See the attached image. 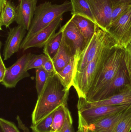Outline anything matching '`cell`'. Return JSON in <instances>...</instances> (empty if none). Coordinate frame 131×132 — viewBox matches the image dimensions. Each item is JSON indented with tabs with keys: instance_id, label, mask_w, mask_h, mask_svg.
I'll return each instance as SVG.
<instances>
[{
	"instance_id": "24",
	"label": "cell",
	"mask_w": 131,
	"mask_h": 132,
	"mask_svg": "<svg viewBox=\"0 0 131 132\" xmlns=\"http://www.w3.org/2000/svg\"><path fill=\"white\" fill-rule=\"evenodd\" d=\"M131 130V104L115 126L113 132H130Z\"/></svg>"
},
{
	"instance_id": "31",
	"label": "cell",
	"mask_w": 131,
	"mask_h": 132,
	"mask_svg": "<svg viewBox=\"0 0 131 132\" xmlns=\"http://www.w3.org/2000/svg\"><path fill=\"white\" fill-rule=\"evenodd\" d=\"M61 132H75L73 126V121L70 112L67 108L66 112V118L64 126Z\"/></svg>"
},
{
	"instance_id": "39",
	"label": "cell",
	"mask_w": 131,
	"mask_h": 132,
	"mask_svg": "<svg viewBox=\"0 0 131 132\" xmlns=\"http://www.w3.org/2000/svg\"><path fill=\"white\" fill-rule=\"evenodd\" d=\"M13 1V0H9V1Z\"/></svg>"
},
{
	"instance_id": "25",
	"label": "cell",
	"mask_w": 131,
	"mask_h": 132,
	"mask_svg": "<svg viewBox=\"0 0 131 132\" xmlns=\"http://www.w3.org/2000/svg\"><path fill=\"white\" fill-rule=\"evenodd\" d=\"M35 73L36 88L38 96L41 94L48 78L54 73H48L42 67L35 69Z\"/></svg>"
},
{
	"instance_id": "19",
	"label": "cell",
	"mask_w": 131,
	"mask_h": 132,
	"mask_svg": "<svg viewBox=\"0 0 131 132\" xmlns=\"http://www.w3.org/2000/svg\"><path fill=\"white\" fill-rule=\"evenodd\" d=\"M74 56L72 53L70 48L67 45L63 37L60 48L52 60L55 73L61 71L69 63Z\"/></svg>"
},
{
	"instance_id": "9",
	"label": "cell",
	"mask_w": 131,
	"mask_h": 132,
	"mask_svg": "<svg viewBox=\"0 0 131 132\" xmlns=\"http://www.w3.org/2000/svg\"><path fill=\"white\" fill-rule=\"evenodd\" d=\"M131 104L77 108L78 116L88 125L98 119L121 112Z\"/></svg>"
},
{
	"instance_id": "35",
	"label": "cell",
	"mask_w": 131,
	"mask_h": 132,
	"mask_svg": "<svg viewBox=\"0 0 131 132\" xmlns=\"http://www.w3.org/2000/svg\"><path fill=\"white\" fill-rule=\"evenodd\" d=\"M112 7L117 5L127 4L131 5V0H110Z\"/></svg>"
},
{
	"instance_id": "2",
	"label": "cell",
	"mask_w": 131,
	"mask_h": 132,
	"mask_svg": "<svg viewBox=\"0 0 131 132\" xmlns=\"http://www.w3.org/2000/svg\"><path fill=\"white\" fill-rule=\"evenodd\" d=\"M116 45L115 42L108 44L85 68L75 72L72 86L76 90L78 98L86 97L108 56Z\"/></svg>"
},
{
	"instance_id": "29",
	"label": "cell",
	"mask_w": 131,
	"mask_h": 132,
	"mask_svg": "<svg viewBox=\"0 0 131 132\" xmlns=\"http://www.w3.org/2000/svg\"><path fill=\"white\" fill-rule=\"evenodd\" d=\"M124 63L127 71L131 84V42L125 48Z\"/></svg>"
},
{
	"instance_id": "28",
	"label": "cell",
	"mask_w": 131,
	"mask_h": 132,
	"mask_svg": "<svg viewBox=\"0 0 131 132\" xmlns=\"http://www.w3.org/2000/svg\"><path fill=\"white\" fill-rule=\"evenodd\" d=\"M131 7L130 5L122 4L113 7L112 12L111 23L124 14Z\"/></svg>"
},
{
	"instance_id": "26",
	"label": "cell",
	"mask_w": 131,
	"mask_h": 132,
	"mask_svg": "<svg viewBox=\"0 0 131 132\" xmlns=\"http://www.w3.org/2000/svg\"><path fill=\"white\" fill-rule=\"evenodd\" d=\"M55 112V111H54ZM54 112L35 125H32L31 128L33 132H50Z\"/></svg>"
},
{
	"instance_id": "6",
	"label": "cell",
	"mask_w": 131,
	"mask_h": 132,
	"mask_svg": "<svg viewBox=\"0 0 131 132\" xmlns=\"http://www.w3.org/2000/svg\"><path fill=\"white\" fill-rule=\"evenodd\" d=\"M117 45L125 48L131 42V7L105 30Z\"/></svg>"
},
{
	"instance_id": "12",
	"label": "cell",
	"mask_w": 131,
	"mask_h": 132,
	"mask_svg": "<svg viewBox=\"0 0 131 132\" xmlns=\"http://www.w3.org/2000/svg\"><path fill=\"white\" fill-rule=\"evenodd\" d=\"M63 15L59 16L50 24L28 39L24 44L21 45L20 49L25 51L31 48H41L55 34V31L63 21Z\"/></svg>"
},
{
	"instance_id": "34",
	"label": "cell",
	"mask_w": 131,
	"mask_h": 132,
	"mask_svg": "<svg viewBox=\"0 0 131 132\" xmlns=\"http://www.w3.org/2000/svg\"><path fill=\"white\" fill-rule=\"evenodd\" d=\"M7 68L5 67L1 55H0V82H1L4 79L6 73Z\"/></svg>"
},
{
	"instance_id": "13",
	"label": "cell",
	"mask_w": 131,
	"mask_h": 132,
	"mask_svg": "<svg viewBox=\"0 0 131 132\" xmlns=\"http://www.w3.org/2000/svg\"><path fill=\"white\" fill-rule=\"evenodd\" d=\"M131 104V84L129 85L121 92L106 99L88 102L84 98H78L77 108H89L104 105H117Z\"/></svg>"
},
{
	"instance_id": "33",
	"label": "cell",
	"mask_w": 131,
	"mask_h": 132,
	"mask_svg": "<svg viewBox=\"0 0 131 132\" xmlns=\"http://www.w3.org/2000/svg\"><path fill=\"white\" fill-rule=\"evenodd\" d=\"M78 128L77 132H89L87 125L80 117H78Z\"/></svg>"
},
{
	"instance_id": "8",
	"label": "cell",
	"mask_w": 131,
	"mask_h": 132,
	"mask_svg": "<svg viewBox=\"0 0 131 132\" xmlns=\"http://www.w3.org/2000/svg\"><path fill=\"white\" fill-rule=\"evenodd\" d=\"M130 81L124 63L114 79L97 94L90 102L106 99L124 90L129 85Z\"/></svg>"
},
{
	"instance_id": "18",
	"label": "cell",
	"mask_w": 131,
	"mask_h": 132,
	"mask_svg": "<svg viewBox=\"0 0 131 132\" xmlns=\"http://www.w3.org/2000/svg\"><path fill=\"white\" fill-rule=\"evenodd\" d=\"M79 56V55H75L61 71L55 73L63 86L67 90H70L73 85V78Z\"/></svg>"
},
{
	"instance_id": "38",
	"label": "cell",
	"mask_w": 131,
	"mask_h": 132,
	"mask_svg": "<svg viewBox=\"0 0 131 132\" xmlns=\"http://www.w3.org/2000/svg\"><path fill=\"white\" fill-rule=\"evenodd\" d=\"M1 132H2V130L1 129Z\"/></svg>"
},
{
	"instance_id": "32",
	"label": "cell",
	"mask_w": 131,
	"mask_h": 132,
	"mask_svg": "<svg viewBox=\"0 0 131 132\" xmlns=\"http://www.w3.org/2000/svg\"><path fill=\"white\" fill-rule=\"evenodd\" d=\"M42 68L45 70L48 73H55V70L54 67V63L52 60L49 59L45 62V63L43 65Z\"/></svg>"
},
{
	"instance_id": "7",
	"label": "cell",
	"mask_w": 131,
	"mask_h": 132,
	"mask_svg": "<svg viewBox=\"0 0 131 132\" xmlns=\"http://www.w3.org/2000/svg\"><path fill=\"white\" fill-rule=\"evenodd\" d=\"M34 55L31 53L24 54L13 65L7 68L1 84L7 88H12L15 87L20 80L29 77L30 74L26 68Z\"/></svg>"
},
{
	"instance_id": "20",
	"label": "cell",
	"mask_w": 131,
	"mask_h": 132,
	"mask_svg": "<svg viewBox=\"0 0 131 132\" xmlns=\"http://www.w3.org/2000/svg\"><path fill=\"white\" fill-rule=\"evenodd\" d=\"M63 33L64 29L62 26L44 46L43 53L50 59L53 60L57 55L61 44Z\"/></svg>"
},
{
	"instance_id": "1",
	"label": "cell",
	"mask_w": 131,
	"mask_h": 132,
	"mask_svg": "<svg viewBox=\"0 0 131 132\" xmlns=\"http://www.w3.org/2000/svg\"><path fill=\"white\" fill-rule=\"evenodd\" d=\"M69 90L63 86L55 73L49 77L41 94L38 96L32 115V125H35L61 105H67Z\"/></svg>"
},
{
	"instance_id": "4",
	"label": "cell",
	"mask_w": 131,
	"mask_h": 132,
	"mask_svg": "<svg viewBox=\"0 0 131 132\" xmlns=\"http://www.w3.org/2000/svg\"><path fill=\"white\" fill-rule=\"evenodd\" d=\"M125 48L118 45L114 47L96 78L85 101L90 102L115 77L124 64Z\"/></svg>"
},
{
	"instance_id": "14",
	"label": "cell",
	"mask_w": 131,
	"mask_h": 132,
	"mask_svg": "<svg viewBox=\"0 0 131 132\" xmlns=\"http://www.w3.org/2000/svg\"><path fill=\"white\" fill-rule=\"evenodd\" d=\"M27 30L21 26L10 29L3 50L4 60H7L18 52L26 36Z\"/></svg>"
},
{
	"instance_id": "10",
	"label": "cell",
	"mask_w": 131,
	"mask_h": 132,
	"mask_svg": "<svg viewBox=\"0 0 131 132\" xmlns=\"http://www.w3.org/2000/svg\"><path fill=\"white\" fill-rule=\"evenodd\" d=\"M97 25L105 31L111 23L112 6L110 0H88Z\"/></svg>"
},
{
	"instance_id": "40",
	"label": "cell",
	"mask_w": 131,
	"mask_h": 132,
	"mask_svg": "<svg viewBox=\"0 0 131 132\" xmlns=\"http://www.w3.org/2000/svg\"><path fill=\"white\" fill-rule=\"evenodd\" d=\"M18 1H21V0H18Z\"/></svg>"
},
{
	"instance_id": "15",
	"label": "cell",
	"mask_w": 131,
	"mask_h": 132,
	"mask_svg": "<svg viewBox=\"0 0 131 132\" xmlns=\"http://www.w3.org/2000/svg\"><path fill=\"white\" fill-rule=\"evenodd\" d=\"M37 0H21L16 7L15 21L28 31L37 7Z\"/></svg>"
},
{
	"instance_id": "30",
	"label": "cell",
	"mask_w": 131,
	"mask_h": 132,
	"mask_svg": "<svg viewBox=\"0 0 131 132\" xmlns=\"http://www.w3.org/2000/svg\"><path fill=\"white\" fill-rule=\"evenodd\" d=\"M0 126L2 132H20L13 122L4 119H0Z\"/></svg>"
},
{
	"instance_id": "23",
	"label": "cell",
	"mask_w": 131,
	"mask_h": 132,
	"mask_svg": "<svg viewBox=\"0 0 131 132\" xmlns=\"http://www.w3.org/2000/svg\"><path fill=\"white\" fill-rule=\"evenodd\" d=\"M67 108V105H63L55 111L50 132H61L65 121Z\"/></svg>"
},
{
	"instance_id": "16",
	"label": "cell",
	"mask_w": 131,
	"mask_h": 132,
	"mask_svg": "<svg viewBox=\"0 0 131 132\" xmlns=\"http://www.w3.org/2000/svg\"><path fill=\"white\" fill-rule=\"evenodd\" d=\"M125 109L118 113L98 119L87 125L88 132H114L116 124L123 115Z\"/></svg>"
},
{
	"instance_id": "37",
	"label": "cell",
	"mask_w": 131,
	"mask_h": 132,
	"mask_svg": "<svg viewBox=\"0 0 131 132\" xmlns=\"http://www.w3.org/2000/svg\"><path fill=\"white\" fill-rule=\"evenodd\" d=\"M7 2V0H0V12L5 7Z\"/></svg>"
},
{
	"instance_id": "22",
	"label": "cell",
	"mask_w": 131,
	"mask_h": 132,
	"mask_svg": "<svg viewBox=\"0 0 131 132\" xmlns=\"http://www.w3.org/2000/svg\"><path fill=\"white\" fill-rule=\"evenodd\" d=\"M17 12L16 7L10 1H8L7 4L3 10L1 12L0 17V29L5 26L8 28L10 25L15 21Z\"/></svg>"
},
{
	"instance_id": "27",
	"label": "cell",
	"mask_w": 131,
	"mask_h": 132,
	"mask_svg": "<svg viewBox=\"0 0 131 132\" xmlns=\"http://www.w3.org/2000/svg\"><path fill=\"white\" fill-rule=\"evenodd\" d=\"M49 59L48 57L44 54L34 55L28 64L26 68V70L28 71L31 69L42 67L45 62Z\"/></svg>"
},
{
	"instance_id": "3",
	"label": "cell",
	"mask_w": 131,
	"mask_h": 132,
	"mask_svg": "<svg viewBox=\"0 0 131 132\" xmlns=\"http://www.w3.org/2000/svg\"><path fill=\"white\" fill-rule=\"evenodd\" d=\"M71 2L67 1L61 4H53L46 1L37 6L31 27L21 45L48 26L53 21L64 13L71 11Z\"/></svg>"
},
{
	"instance_id": "21",
	"label": "cell",
	"mask_w": 131,
	"mask_h": 132,
	"mask_svg": "<svg viewBox=\"0 0 131 132\" xmlns=\"http://www.w3.org/2000/svg\"><path fill=\"white\" fill-rule=\"evenodd\" d=\"M70 2L72 5V15H77L84 16L96 23L88 0H70Z\"/></svg>"
},
{
	"instance_id": "17",
	"label": "cell",
	"mask_w": 131,
	"mask_h": 132,
	"mask_svg": "<svg viewBox=\"0 0 131 132\" xmlns=\"http://www.w3.org/2000/svg\"><path fill=\"white\" fill-rule=\"evenodd\" d=\"M71 19L84 36L86 46L94 35L98 26L92 20L81 15H74Z\"/></svg>"
},
{
	"instance_id": "36",
	"label": "cell",
	"mask_w": 131,
	"mask_h": 132,
	"mask_svg": "<svg viewBox=\"0 0 131 132\" xmlns=\"http://www.w3.org/2000/svg\"><path fill=\"white\" fill-rule=\"evenodd\" d=\"M16 119H17V121L18 128L22 130L23 132H30V130L28 129V128H27L25 126V125L24 124L19 116H17Z\"/></svg>"
},
{
	"instance_id": "11",
	"label": "cell",
	"mask_w": 131,
	"mask_h": 132,
	"mask_svg": "<svg viewBox=\"0 0 131 132\" xmlns=\"http://www.w3.org/2000/svg\"><path fill=\"white\" fill-rule=\"evenodd\" d=\"M63 27V37L72 53L74 56L80 55L85 46L84 36L71 18Z\"/></svg>"
},
{
	"instance_id": "5",
	"label": "cell",
	"mask_w": 131,
	"mask_h": 132,
	"mask_svg": "<svg viewBox=\"0 0 131 132\" xmlns=\"http://www.w3.org/2000/svg\"><path fill=\"white\" fill-rule=\"evenodd\" d=\"M114 42V40L108 33L98 26L94 35L80 54L75 72L85 68L104 47Z\"/></svg>"
}]
</instances>
